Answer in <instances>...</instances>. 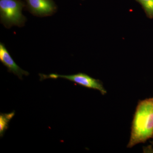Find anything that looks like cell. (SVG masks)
<instances>
[{
  "mask_svg": "<svg viewBox=\"0 0 153 153\" xmlns=\"http://www.w3.org/2000/svg\"><path fill=\"white\" fill-rule=\"evenodd\" d=\"M153 137V97L138 102L131 127L127 147L146 143Z\"/></svg>",
  "mask_w": 153,
  "mask_h": 153,
  "instance_id": "cell-1",
  "label": "cell"
},
{
  "mask_svg": "<svg viewBox=\"0 0 153 153\" xmlns=\"http://www.w3.org/2000/svg\"><path fill=\"white\" fill-rule=\"evenodd\" d=\"M25 6L21 0H0V17L1 22L5 27H22L26 19L22 13Z\"/></svg>",
  "mask_w": 153,
  "mask_h": 153,
  "instance_id": "cell-2",
  "label": "cell"
},
{
  "mask_svg": "<svg viewBox=\"0 0 153 153\" xmlns=\"http://www.w3.org/2000/svg\"><path fill=\"white\" fill-rule=\"evenodd\" d=\"M39 75L41 77V80L47 78H63L75 82L83 87L98 90L102 95H105L107 93L106 90L103 86L102 82L100 80L94 79L84 73H79L72 75H60L56 74H51L49 75L40 74Z\"/></svg>",
  "mask_w": 153,
  "mask_h": 153,
  "instance_id": "cell-3",
  "label": "cell"
},
{
  "mask_svg": "<svg viewBox=\"0 0 153 153\" xmlns=\"http://www.w3.org/2000/svg\"><path fill=\"white\" fill-rule=\"evenodd\" d=\"M29 10L38 16H47L55 13L56 6L53 0H25Z\"/></svg>",
  "mask_w": 153,
  "mask_h": 153,
  "instance_id": "cell-4",
  "label": "cell"
},
{
  "mask_svg": "<svg viewBox=\"0 0 153 153\" xmlns=\"http://www.w3.org/2000/svg\"><path fill=\"white\" fill-rule=\"evenodd\" d=\"M0 61L7 68L10 72L13 73L20 79H23V75L28 76L29 72L25 71L14 61L10 55L5 46L3 43H0Z\"/></svg>",
  "mask_w": 153,
  "mask_h": 153,
  "instance_id": "cell-5",
  "label": "cell"
},
{
  "mask_svg": "<svg viewBox=\"0 0 153 153\" xmlns=\"http://www.w3.org/2000/svg\"><path fill=\"white\" fill-rule=\"evenodd\" d=\"M15 111L0 114V136L2 137L8 128L9 122L15 115Z\"/></svg>",
  "mask_w": 153,
  "mask_h": 153,
  "instance_id": "cell-6",
  "label": "cell"
},
{
  "mask_svg": "<svg viewBox=\"0 0 153 153\" xmlns=\"http://www.w3.org/2000/svg\"><path fill=\"white\" fill-rule=\"evenodd\" d=\"M140 3L148 16L153 17V0H137Z\"/></svg>",
  "mask_w": 153,
  "mask_h": 153,
  "instance_id": "cell-7",
  "label": "cell"
},
{
  "mask_svg": "<svg viewBox=\"0 0 153 153\" xmlns=\"http://www.w3.org/2000/svg\"><path fill=\"white\" fill-rule=\"evenodd\" d=\"M153 140L152 141H151L150 142V143L151 144H152V145H153Z\"/></svg>",
  "mask_w": 153,
  "mask_h": 153,
  "instance_id": "cell-8",
  "label": "cell"
}]
</instances>
